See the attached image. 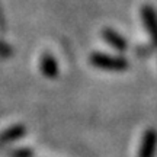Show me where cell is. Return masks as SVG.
Listing matches in <instances>:
<instances>
[{
  "label": "cell",
  "mask_w": 157,
  "mask_h": 157,
  "mask_svg": "<svg viewBox=\"0 0 157 157\" xmlns=\"http://www.w3.org/2000/svg\"><path fill=\"white\" fill-rule=\"evenodd\" d=\"M90 63L96 68H101L105 71H113V73H122L129 66L125 57L106 54V52H93L90 56Z\"/></svg>",
  "instance_id": "cell-1"
},
{
  "label": "cell",
  "mask_w": 157,
  "mask_h": 157,
  "mask_svg": "<svg viewBox=\"0 0 157 157\" xmlns=\"http://www.w3.org/2000/svg\"><path fill=\"white\" fill-rule=\"evenodd\" d=\"M102 38L105 39V42L108 45H111L118 52H125L128 50V41L124 38V35H121L118 31H115L112 28L103 29L102 31Z\"/></svg>",
  "instance_id": "cell-5"
},
{
  "label": "cell",
  "mask_w": 157,
  "mask_h": 157,
  "mask_svg": "<svg viewBox=\"0 0 157 157\" xmlns=\"http://www.w3.org/2000/svg\"><path fill=\"white\" fill-rule=\"evenodd\" d=\"M9 157H34V150L31 147H16L7 151Z\"/></svg>",
  "instance_id": "cell-7"
},
{
  "label": "cell",
  "mask_w": 157,
  "mask_h": 157,
  "mask_svg": "<svg viewBox=\"0 0 157 157\" xmlns=\"http://www.w3.org/2000/svg\"><path fill=\"white\" fill-rule=\"evenodd\" d=\"M141 22L150 35L153 45L157 48V10L151 5H143L140 10Z\"/></svg>",
  "instance_id": "cell-2"
},
{
  "label": "cell",
  "mask_w": 157,
  "mask_h": 157,
  "mask_svg": "<svg viewBox=\"0 0 157 157\" xmlns=\"http://www.w3.org/2000/svg\"><path fill=\"white\" fill-rule=\"evenodd\" d=\"M25 135H26V127L23 124L10 125L9 128L3 129L0 132V147L9 146L12 143H16V141L22 140Z\"/></svg>",
  "instance_id": "cell-4"
},
{
  "label": "cell",
  "mask_w": 157,
  "mask_h": 157,
  "mask_svg": "<svg viewBox=\"0 0 157 157\" xmlns=\"http://www.w3.org/2000/svg\"><path fill=\"white\" fill-rule=\"evenodd\" d=\"M157 154V129L147 128L141 135L138 157H156Z\"/></svg>",
  "instance_id": "cell-3"
},
{
  "label": "cell",
  "mask_w": 157,
  "mask_h": 157,
  "mask_svg": "<svg viewBox=\"0 0 157 157\" xmlns=\"http://www.w3.org/2000/svg\"><path fill=\"white\" fill-rule=\"evenodd\" d=\"M39 68H41V73L44 74L45 77L48 78H56L58 76V63L54 58L52 54L50 52H44L41 56V60H39Z\"/></svg>",
  "instance_id": "cell-6"
}]
</instances>
